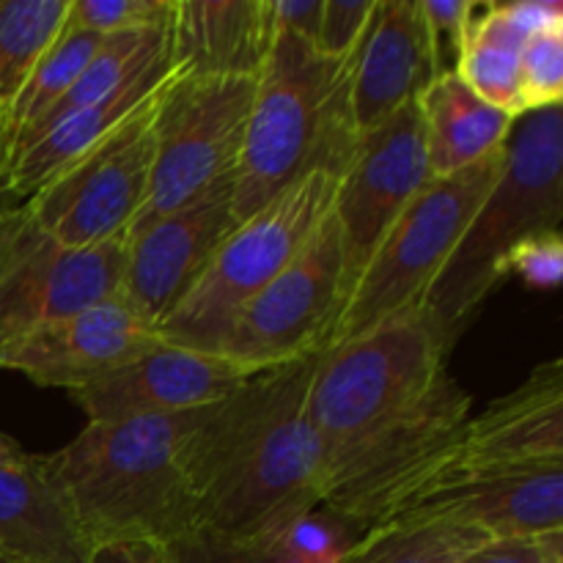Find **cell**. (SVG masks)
Wrapping results in <instances>:
<instances>
[{
	"label": "cell",
	"mask_w": 563,
	"mask_h": 563,
	"mask_svg": "<svg viewBox=\"0 0 563 563\" xmlns=\"http://www.w3.org/2000/svg\"><path fill=\"white\" fill-rule=\"evenodd\" d=\"M0 553L20 563H86V539L49 482L42 456L0 467Z\"/></svg>",
	"instance_id": "21"
},
{
	"label": "cell",
	"mask_w": 563,
	"mask_h": 563,
	"mask_svg": "<svg viewBox=\"0 0 563 563\" xmlns=\"http://www.w3.org/2000/svg\"><path fill=\"white\" fill-rule=\"evenodd\" d=\"M451 344L432 313L412 306L317 357L306 416L324 445L339 449L416 405L449 368Z\"/></svg>",
	"instance_id": "6"
},
{
	"label": "cell",
	"mask_w": 563,
	"mask_h": 563,
	"mask_svg": "<svg viewBox=\"0 0 563 563\" xmlns=\"http://www.w3.org/2000/svg\"><path fill=\"white\" fill-rule=\"evenodd\" d=\"M504 165L506 146L471 168L429 179L390 225L383 245L357 278L324 350L357 339L407 308L421 306Z\"/></svg>",
	"instance_id": "8"
},
{
	"label": "cell",
	"mask_w": 563,
	"mask_h": 563,
	"mask_svg": "<svg viewBox=\"0 0 563 563\" xmlns=\"http://www.w3.org/2000/svg\"><path fill=\"white\" fill-rule=\"evenodd\" d=\"M269 42L267 0H176L170 49L179 75L258 77Z\"/></svg>",
	"instance_id": "20"
},
{
	"label": "cell",
	"mask_w": 563,
	"mask_h": 563,
	"mask_svg": "<svg viewBox=\"0 0 563 563\" xmlns=\"http://www.w3.org/2000/svg\"><path fill=\"white\" fill-rule=\"evenodd\" d=\"M269 25L278 33H291L306 42H317L322 0H267Z\"/></svg>",
	"instance_id": "34"
},
{
	"label": "cell",
	"mask_w": 563,
	"mask_h": 563,
	"mask_svg": "<svg viewBox=\"0 0 563 563\" xmlns=\"http://www.w3.org/2000/svg\"><path fill=\"white\" fill-rule=\"evenodd\" d=\"M165 82L97 146L22 201L44 234L77 251L126 240L152 185L154 121Z\"/></svg>",
	"instance_id": "10"
},
{
	"label": "cell",
	"mask_w": 563,
	"mask_h": 563,
	"mask_svg": "<svg viewBox=\"0 0 563 563\" xmlns=\"http://www.w3.org/2000/svg\"><path fill=\"white\" fill-rule=\"evenodd\" d=\"M163 563H275L258 542L223 537V533L196 531L181 533L163 548Z\"/></svg>",
	"instance_id": "29"
},
{
	"label": "cell",
	"mask_w": 563,
	"mask_h": 563,
	"mask_svg": "<svg viewBox=\"0 0 563 563\" xmlns=\"http://www.w3.org/2000/svg\"><path fill=\"white\" fill-rule=\"evenodd\" d=\"M251 377L223 355L159 341L108 377L75 390L71 399L86 412L88 423L126 421L218 405Z\"/></svg>",
	"instance_id": "17"
},
{
	"label": "cell",
	"mask_w": 563,
	"mask_h": 563,
	"mask_svg": "<svg viewBox=\"0 0 563 563\" xmlns=\"http://www.w3.org/2000/svg\"><path fill=\"white\" fill-rule=\"evenodd\" d=\"M500 11L526 38L563 22V5L555 0H515V3H500Z\"/></svg>",
	"instance_id": "35"
},
{
	"label": "cell",
	"mask_w": 563,
	"mask_h": 563,
	"mask_svg": "<svg viewBox=\"0 0 563 563\" xmlns=\"http://www.w3.org/2000/svg\"><path fill=\"white\" fill-rule=\"evenodd\" d=\"M438 80L421 0H374L350 55V99L357 132L372 130Z\"/></svg>",
	"instance_id": "18"
},
{
	"label": "cell",
	"mask_w": 563,
	"mask_h": 563,
	"mask_svg": "<svg viewBox=\"0 0 563 563\" xmlns=\"http://www.w3.org/2000/svg\"><path fill=\"white\" fill-rule=\"evenodd\" d=\"M253 91L256 77L170 75L154 121L152 185L126 236L234 174Z\"/></svg>",
	"instance_id": "9"
},
{
	"label": "cell",
	"mask_w": 563,
	"mask_h": 563,
	"mask_svg": "<svg viewBox=\"0 0 563 563\" xmlns=\"http://www.w3.org/2000/svg\"><path fill=\"white\" fill-rule=\"evenodd\" d=\"M355 141L350 60L324 58L306 38L273 31L234 170L236 223L311 170L341 176Z\"/></svg>",
	"instance_id": "3"
},
{
	"label": "cell",
	"mask_w": 563,
	"mask_h": 563,
	"mask_svg": "<svg viewBox=\"0 0 563 563\" xmlns=\"http://www.w3.org/2000/svg\"><path fill=\"white\" fill-rule=\"evenodd\" d=\"M69 0H0V137L11 102L60 36Z\"/></svg>",
	"instance_id": "24"
},
{
	"label": "cell",
	"mask_w": 563,
	"mask_h": 563,
	"mask_svg": "<svg viewBox=\"0 0 563 563\" xmlns=\"http://www.w3.org/2000/svg\"><path fill=\"white\" fill-rule=\"evenodd\" d=\"M86 563H163V548L152 542H102L88 550Z\"/></svg>",
	"instance_id": "36"
},
{
	"label": "cell",
	"mask_w": 563,
	"mask_h": 563,
	"mask_svg": "<svg viewBox=\"0 0 563 563\" xmlns=\"http://www.w3.org/2000/svg\"><path fill=\"white\" fill-rule=\"evenodd\" d=\"M201 410L86 423L64 449L42 456L88 550L102 542L165 548L196 531L181 449Z\"/></svg>",
	"instance_id": "2"
},
{
	"label": "cell",
	"mask_w": 563,
	"mask_h": 563,
	"mask_svg": "<svg viewBox=\"0 0 563 563\" xmlns=\"http://www.w3.org/2000/svg\"><path fill=\"white\" fill-rule=\"evenodd\" d=\"M456 465H563V363H542L511 394L471 416Z\"/></svg>",
	"instance_id": "19"
},
{
	"label": "cell",
	"mask_w": 563,
	"mask_h": 563,
	"mask_svg": "<svg viewBox=\"0 0 563 563\" xmlns=\"http://www.w3.org/2000/svg\"><path fill=\"white\" fill-rule=\"evenodd\" d=\"M374 0H322V20H319L313 47L333 60H350L363 36Z\"/></svg>",
	"instance_id": "30"
},
{
	"label": "cell",
	"mask_w": 563,
	"mask_h": 563,
	"mask_svg": "<svg viewBox=\"0 0 563 563\" xmlns=\"http://www.w3.org/2000/svg\"><path fill=\"white\" fill-rule=\"evenodd\" d=\"M385 522H456L489 539L563 531V465L467 467L451 462Z\"/></svg>",
	"instance_id": "15"
},
{
	"label": "cell",
	"mask_w": 563,
	"mask_h": 563,
	"mask_svg": "<svg viewBox=\"0 0 563 563\" xmlns=\"http://www.w3.org/2000/svg\"><path fill=\"white\" fill-rule=\"evenodd\" d=\"M522 113L561 108L563 99V22L526 38L520 64Z\"/></svg>",
	"instance_id": "28"
},
{
	"label": "cell",
	"mask_w": 563,
	"mask_h": 563,
	"mask_svg": "<svg viewBox=\"0 0 563 563\" xmlns=\"http://www.w3.org/2000/svg\"><path fill=\"white\" fill-rule=\"evenodd\" d=\"M319 355L253 374L203 407L181 449L196 528L264 542L322 504L328 445L306 416Z\"/></svg>",
	"instance_id": "1"
},
{
	"label": "cell",
	"mask_w": 563,
	"mask_h": 563,
	"mask_svg": "<svg viewBox=\"0 0 563 563\" xmlns=\"http://www.w3.org/2000/svg\"><path fill=\"white\" fill-rule=\"evenodd\" d=\"M176 0H69L64 27L69 31L110 33L146 31L174 20Z\"/></svg>",
	"instance_id": "27"
},
{
	"label": "cell",
	"mask_w": 563,
	"mask_h": 563,
	"mask_svg": "<svg viewBox=\"0 0 563 563\" xmlns=\"http://www.w3.org/2000/svg\"><path fill=\"white\" fill-rule=\"evenodd\" d=\"M157 344V330L137 317L124 297L113 295L11 344L0 355V372L75 394Z\"/></svg>",
	"instance_id": "16"
},
{
	"label": "cell",
	"mask_w": 563,
	"mask_h": 563,
	"mask_svg": "<svg viewBox=\"0 0 563 563\" xmlns=\"http://www.w3.org/2000/svg\"><path fill=\"white\" fill-rule=\"evenodd\" d=\"M33 454H27L20 443H16L11 434L0 432V467H9V465H22V462L31 460Z\"/></svg>",
	"instance_id": "37"
},
{
	"label": "cell",
	"mask_w": 563,
	"mask_h": 563,
	"mask_svg": "<svg viewBox=\"0 0 563 563\" xmlns=\"http://www.w3.org/2000/svg\"><path fill=\"white\" fill-rule=\"evenodd\" d=\"M363 533L324 509H311L269 533L264 553L275 563H341Z\"/></svg>",
	"instance_id": "26"
},
{
	"label": "cell",
	"mask_w": 563,
	"mask_h": 563,
	"mask_svg": "<svg viewBox=\"0 0 563 563\" xmlns=\"http://www.w3.org/2000/svg\"><path fill=\"white\" fill-rule=\"evenodd\" d=\"M471 396L449 372L416 405L328 451L319 509L366 533L396 515L460 454Z\"/></svg>",
	"instance_id": "5"
},
{
	"label": "cell",
	"mask_w": 563,
	"mask_h": 563,
	"mask_svg": "<svg viewBox=\"0 0 563 563\" xmlns=\"http://www.w3.org/2000/svg\"><path fill=\"white\" fill-rule=\"evenodd\" d=\"M526 36L506 20L500 3H473L456 75L473 93L509 115H522L520 64Z\"/></svg>",
	"instance_id": "23"
},
{
	"label": "cell",
	"mask_w": 563,
	"mask_h": 563,
	"mask_svg": "<svg viewBox=\"0 0 563 563\" xmlns=\"http://www.w3.org/2000/svg\"><path fill=\"white\" fill-rule=\"evenodd\" d=\"M0 563H14V559H9L5 553H0Z\"/></svg>",
	"instance_id": "38"
},
{
	"label": "cell",
	"mask_w": 563,
	"mask_h": 563,
	"mask_svg": "<svg viewBox=\"0 0 563 563\" xmlns=\"http://www.w3.org/2000/svg\"><path fill=\"white\" fill-rule=\"evenodd\" d=\"M339 174L311 170L234 225L190 295L159 322L165 344L218 355L236 313L273 284L333 212Z\"/></svg>",
	"instance_id": "7"
},
{
	"label": "cell",
	"mask_w": 563,
	"mask_h": 563,
	"mask_svg": "<svg viewBox=\"0 0 563 563\" xmlns=\"http://www.w3.org/2000/svg\"><path fill=\"white\" fill-rule=\"evenodd\" d=\"M344 300V253L330 212L306 251L236 313L218 355L247 374L308 361L324 352Z\"/></svg>",
	"instance_id": "12"
},
{
	"label": "cell",
	"mask_w": 563,
	"mask_h": 563,
	"mask_svg": "<svg viewBox=\"0 0 563 563\" xmlns=\"http://www.w3.org/2000/svg\"><path fill=\"white\" fill-rule=\"evenodd\" d=\"M432 179L465 170L506 146L515 115L473 93L460 75H443L418 97Z\"/></svg>",
	"instance_id": "22"
},
{
	"label": "cell",
	"mask_w": 563,
	"mask_h": 563,
	"mask_svg": "<svg viewBox=\"0 0 563 563\" xmlns=\"http://www.w3.org/2000/svg\"><path fill=\"white\" fill-rule=\"evenodd\" d=\"M14 563H20V561H14Z\"/></svg>",
	"instance_id": "39"
},
{
	"label": "cell",
	"mask_w": 563,
	"mask_h": 563,
	"mask_svg": "<svg viewBox=\"0 0 563 563\" xmlns=\"http://www.w3.org/2000/svg\"><path fill=\"white\" fill-rule=\"evenodd\" d=\"M421 9L429 27V38H432L438 77L456 75L467 36L471 0H421Z\"/></svg>",
	"instance_id": "31"
},
{
	"label": "cell",
	"mask_w": 563,
	"mask_h": 563,
	"mask_svg": "<svg viewBox=\"0 0 563 563\" xmlns=\"http://www.w3.org/2000/svg\"><path fill=\"white\" fill-rule=\"evenodd\" d=\"M561 220L563 110H531L515 119L498 181L421 302L451 344L506 278L511 251Z\"/></svg>",
	"instance_id": "4"
},
{
	"label": "cell",
	"mask_w": 563,
	"mask_h": 563,
	"mask_svg": "<svg viewBox=\"0 0 563 563\" xmlns=\"http://www.w3.org/2000/svg\"><path fill=\"white\" fill-rule=\"evenodd\" d=\"M234 174L126 236L119 295L154 330L176 311L234 231Z\"/></svg>",
	"instance_id": "14"
},
{
	"label": "cell",
	"mask_w": 563,
	"mask_h": 563,
	"mask_svg": "<svg viewBox=\"0 0 563 563\" xmlns=\"http://www.w3.org/2000/svg\"><path fill=\"white\" fill-rule=\"evenodd\" d=\"M506 275H520L531 289H555L563 278V236L561 229L528 236L511 251Z\"/></svg>",
	"instance_id": "32"
},
{
	"label": "cell",
	"mask_w": 563,
	"mask_h": 563,
	"mask_svg": "<svg viewBox=\"0 0 563 563\" xmlns=\"http://www.w3.org/2000/svg\"><path fill=\"white\" fill-rule=\"evenodd\" d=\"M460 563H563V531L544 537L489 539Z\"/></svg>",
	"instance_id": "33"
},
{
	"label": "cell",
	"mask_w": 563,
	"mask_h": 563,
	"mask_svg": "<svg viewBox=\"0 0 563 563\" xmlns=\"http://www.w3.org/2000/svg\"><path fill=\"white\" fill-rule=\"evenodd\" d=\"M484 542L487 533L456 522H383L341 563H460Z\"/></svg>",
	"instance_id": "25"
},
{
	"label": "cell",
	"mask_w": 563,
	"mask_h": 563,
	"mask_svg": "<svg viewBox=\"0 0 563 563\" xmlns=\"http://www.w3.org/2000/svg\"><path fill=\"white\" fill-rule=\"evenodd\" d=\"M432 179L421 110L405 104L372 130L357 132L350 163L341 170L333 220L344 253L346 297L383 245L390 225ZM346 302V300H344Z\"/></svg>",
	"instance_id": "13"
},
{
	"label": "cell",
	"mask_w": 563,
	"mask_h": 563,
	"mask_svg": "<svg viewBox=\"0 0 563 563\" xmlns=\"http://www.w3.org/2000/svg\"><path fill=\"white\" fill-rule=\"evenodd\" d=\"M126 240L66 247L22 203L0 209V355L69 313L119 295Z\"/></svg>",
	"instance_id": "11"
}]
</instances>
